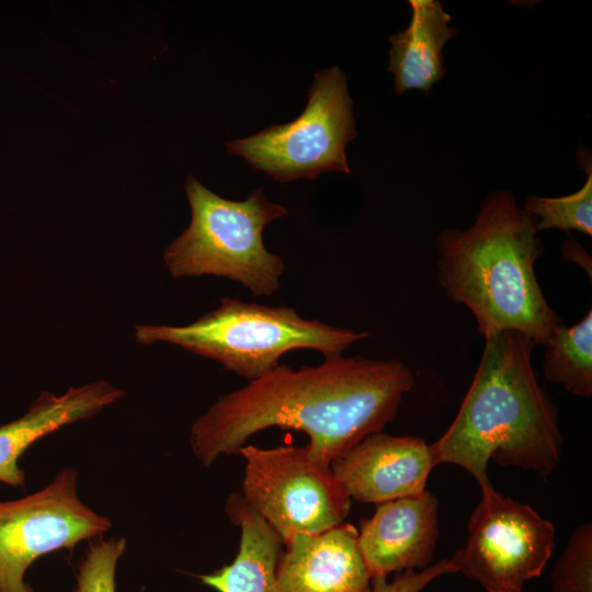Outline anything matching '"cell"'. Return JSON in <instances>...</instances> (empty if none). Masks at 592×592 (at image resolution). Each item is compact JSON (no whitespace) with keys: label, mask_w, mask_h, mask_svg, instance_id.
Instances as JSON below:
<instances>
[{"label":"cell","mask_w":592,"mask_h":592,"mask_svg":"<svg viewBox=\"0 0 592 592\" xmlns=\"http://www.w3.org/2000/svg\"><path fill=\"white\" fill-rule=\"evenodd\" d=\"M534 346L515 331L485 339L479 365L454 421L431 444L435 466L464 468L481 491L493 488L487 475L490 460L544 478L555 471L562 435L557 407L532 366Z\"/></svg>","instance_id":"2"},{"label":"cell","mask_w":592,"mask_h":592,"mask_svg":"<svg viewBox=\"0 0 592 592\" xmlns=\"http://www.w3.org/2000/svg\"><path fill=\"white\" fill-rule=\"evenodd\" d=\"M126 549L124 537L92 542L78 565L72 592H115V573Z\"/></svg>","instance_id":"19"},{"label":"cell","mask_w":592,"mask_h":592,"mask_svg":"<svg viewBox=\"0 0 592 592\" xmlns=\"http://www.w3.org/2000/svg\"><path fill=\"white\" fill-rule=\"evenodd\" d=\"M77 476L75 468H62L42 490L0 502V592H33L24 574L38 557L111 528L106 516L80 500Z\"/></svg>","instance_id":"9"},{"label":"cell","mask_w":592,"mask_h":592,"mask_svg":"<svg viewBox=\"0 0 592 592\" xmlns=\"http://www.w3.org/2000/svg\"><path fill=\"white\" fill-rule=\"evenodd\" d=\"M411 20L407 29L389 37L388 71L396 94L410 89L428 91L445 75L443 47L457 35L448 26L451 15L435 0H410Z\"/></svg>","instance_id":"14"},{"label":"cell","mask_w":592,"mask_h":592,"mask_svg":"<svg viewBox=\"0 0 592 592\" xmlns=\"http://www.w3.org/2000/svg\"><path fill=\"white\" fill-rule=\"evenodd\" d=\"M468 538L452 559L457 572L486 592H522L542 574L555 550V527L528 504L481 491L468 522Z\"/></svg>","instance_id":"8"},{"label":"cell","mask_w":592,"mask_h":592,"mask_svg":"<svg viewBox=\"0 0 592 592\" xmlns=\"http://www.w3.org/2000/svg\"><path fill=\"white\" fill-rule=\"evenodd\" d=\"M356 136L346 77L338 67L315 73L301 114L289 123L226 143L255 170L281 183L322 173H351L345 146Z\"/></svg>","instance_id":"6"},{"label":"cell","mask_w":592,"mask_h":592,"mask_svg":"<svg viewBox=\"0 0 592 592\" xmlns=\"http://www.w3.org/2000/svg\"><path fill=\"white\" fill-rule=\"evenodd\" d=\"M413 385L412 371L397 358L342 355L297 371L278 364L218 397L193 423L190 446L201 464L209 467L220 455L238 454L257 432L293 429L305 432L310 453L330 466L392 421Z\"/></svg>","instance_id":"1"},{"label":"cell","mask_w":592,"mask_h":592,"mask_svg":"<svg viewBox=\"0 0 592 592\" xmlns=\"http://www.w3.org/2000/svg\"><path fill=\"white\" fill-rule=\"evenodd\" d=\"M550 592H592V525L572 532L550 573Z\"/></svg>","instance_id":"18"},{"label":"cell","mask_w":592,"mask_h":592,"mask_svg":"<svg viewBox=\"0 0 592 592\" xmlns=\"http://www.w3.org/2000/svg\"><path fill=\"white\" fill-rule=\"evenodd\" d=\"M439 538V500L428 490L378 504L357 531V546L372 578L428 568Z\"/></svg>","instance_id":"11"},{"label":"cell","mask_w":592,"mask_h":592,"mask_svg":"<svg viewBox=\"0 0 592 592\" xmlns=\"http://www.w3.org/2000/svg\"><path fill=\"white\" fill-rule=\"evenodd\" d=\"M578 151V160L583 164L587 174L581 189L561 197H543L531 195L525 202L523 209L536 220L537 232L547 229H560L580 231L589 237L592 236V167L591 155Z\"/></svg>","instance_id":"17"},{"label":"cell","mask_w":592,"mask_h":592,"mask_svg":"<svg viewBox=\"0 0 592 592\" xmlns=\"http://www.w3.org/2000/svg\"><path fill=\"white\" fill-rule=\"evenodd\" d=\"M225 511L240 528L238 554L231 563L201 576V581L218 592H275L282 538L239 492L228 497Z\"/></svg>","instance_id":"15"},{"label":"cell","mask_w":592,"mask_h":592,"mask_svg":"<svg viewBox=\"0 0 592 592\" xmlns=\"http://www.w3.org/2000/svg\"><path fill=\"white\" fill-rule=\"evenodd\" d=\"M434 467L423 437L383 431L366 435L330 465L351 500L376 504L421 494Z\"/></svg>","instance_id":"10"},{"label":"cell","mask_w":592,"mask_h":592,"mask_svg":"<svg viewBox=\"0 0 592 592\" xmlns=\"http://www.w3.org/2000/svg\"><path fill=\"white\" fill-rule=\"evenodd\" d=\"M123 395L105 380L70 387L61 395L43 391L23 415L0 425V481L24 486L19 458L27 447L65 425L95 415Z\"/></svg>","instance_id":"13"},{"label":"cell","mask_w":592,"mask_h":592,"mask_svg":"<svg viewBox=\"0 0 592 592\" xmlns=\"http://www.w3.org/2000/svg\"><path fill=\"white\" fill-rule=\"evenodd\" d=\"M284 545L275 592H372L373 578L352 524L315 535L296 534Z\"/></svg>","instance_id":"12"},{"label":"cell","mask_w":592,"mask_h":592,"mask_svg":"<svg viewBox=\"0 0 592 592\" xmlns=\"http://www.w3.org/2000/svg\"><path fill=\"white\" fill-rule=\"evenodd\" d=\"M456 572L455 562L451 557L421 571L399 572L391 582H387V577H375L372 580V592H420L439 577Z\"/></svg>","instance_id":"20"},{"label":"cell","mask_w":592,"mask_h":592,"mask_svg":"<svg viewBox=\"0 0 592 592\" xmlns=\"http://www.w3.org/2000/svg\"><path fill=\"white\" fill-rule=\"evenodd\" d=\"M241 496L285 544L296 534L315 535L346 519L351 498L306 446L260 448L244 445Z\"/></svg>","instance_id":"7"},{"label":"cell","mask_w":592,"mask_h":592,"mask_svg":"<svg viewBox=\"0 0 592 592\" xmlns=\"http://www.w3.org/2000/svg\"><path fill=\"white\" fill-rule=\"evenodd\" d=\"M189 227L163 251L174 278L213 275L240 283L253 296H271L281 287L285 265L263 242V229L288 210L270 202L263 187L246 200L224 198L187 177Z\"/></svg>","instance_id":"5"},{"label":"cell","mask_w":592,"mask_h":592,"mask_svg":"<svg viewBox=\"0 0 592 592\" xmlns=\"http://www.w3.org/2000/svg\"><path fill=\"white\" fill-rule=\"evenodd\" d=\"M544 346V377L571 395L591 398L592 310L572 326L558 323Z\"/></svg>","instance_id":"16"},{"label":"cell","mask_w":592,"mask_h":592,"mask_svg":"<svg viewBox=\"0 0 592 592\" xmlns=\"http://www.w3.org/2000/svg\"><path fill=\"white\" fill-rule=\"evenodd\" d=\"M535 226L511 192L497 191L468 229L437 236L439 282L452 301L470 310L485 339L515 331L544 345L562 322L536 277L544 244Z\"/></svg>","instance_id":"3"},{"label":"cell","mask_w":592,"mask_h":592,"mask_svg":"<svg viewBox=\"0 0 592 592\" xmlns=\"http://www.w3.org/2000/svg\"><path fill=\"white\" fill-rule=\"evenodd\" d=\"M134 335L144 345H178L251 382L275 368L281 356L292 350H317L331 360L371 334L305 319L292 307L223 297L216 309L192 323L137 325Z\"/></svg>","instance_id":"4"}]
</instances>
